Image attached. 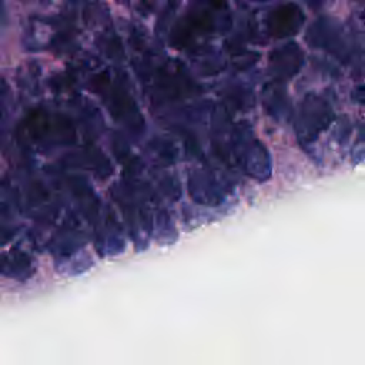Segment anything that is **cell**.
I'll list each match as a JSON object with an SVG mask.
<instances>
[{
  "label": "cell",
  "mask_w": 365,
  "mask_h": 365,
  "mask_svg": "<svg viewBox=\"0 0 365 365\" xmlns=\"http://www.w3.org/2000/svg\"><path fill=\"white\" fill-rule=\"evenodd\" d=\"M302 13L294 3H287L271 11L268 29L274 37H287L298 31L302 23Z\"/></svg>",
  "instance_id": "obj_1"
},
{
  "label": "cell",
  "mask_w": 365,
  "mask_h": 365,
  "mask_svg": "<svg viewBox=\"0 0 365 365\" xmlns=\"http://www.w3.org/2000/svg\"><path fill=\"white\" fill-rule=\"evenodd\" d=\"M212 3H214V6H217V7H221L222 4H224V0H211Z\"/></svg>",
  "instance_id": "obj_2"
}]
</instances>
